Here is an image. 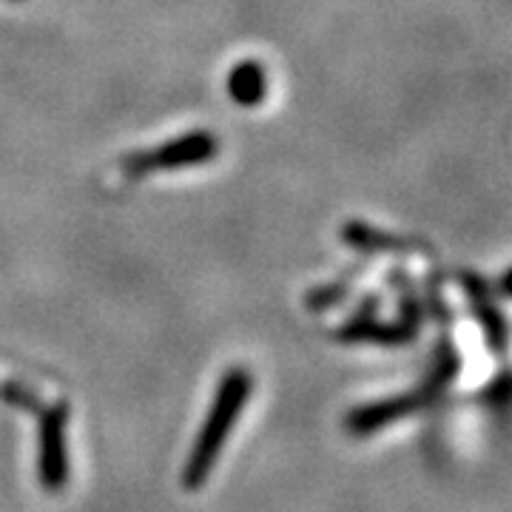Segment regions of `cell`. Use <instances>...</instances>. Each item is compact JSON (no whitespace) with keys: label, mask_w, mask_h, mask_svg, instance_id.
<instances>
[{"label":"cell","mask_w":512,"mask_h":512,"mask_svg":"<svg viewBox=\"0 0 512 512\" xmlns=\"http://www.w3.org/2000/svg\"><path fill=\"white\" fill-rule=\"evenodd\" d=\"M242 396H245V382L239 384H228V390H225V396H222L220 407H217V413H214V419L208 421V427H205V433H202L200 444H197V450H194V456H191V467H188V484H200L205 473H208V467H211V461H214V453L222 447V441H225V430H228V424L234 421V413H237V407L242 404Z\"/></svg>","instance_id":"6da1fadb"}]
</instances>
